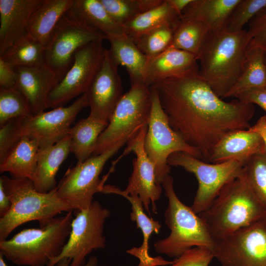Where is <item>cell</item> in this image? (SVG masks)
Segmentation results:
<instances>
[{"mask_svg": "<svg viewBox=\"0 0 266 266\" xmlns=\"http://www.w3.org/2000/svg\"><path fill=\"white\" fill-rule=\"evenodd\" d=\"M152 86L171 128L197 149L205 162L226 134L251 126L254 104L223 100L199 76L168 79Z\"/></svg>", "mask_w": 266, "mask_h": 266, "instance_id": "1", "label": "cell"}, {"mask_svg": "<svg viewBox=\"0 0 266 266\" xmlns=\"http://www.w3.org/2000/svg\"><path fill=\"white\" fill-rule=\"evenodd\" d=\"M250 41L247 30L209 32L197 58L199 76L224 98L243 69Z\"/></svg>", "mask_w": 266, "mask_h": 266, "instance_id": "2", "label": "cell"}, {"mask_svg": "<svg viewBox=\"0 0 266 266\" xmlns=\"http://www.w3.org/2000/svg\"><path fill=\"white\" fill-rule=\"evenodd\" d=\"M199 215L215 241L266 218V208L243 172L228 184L209 207Z\"/></svg>", "mask_w": 266, "mask_h": 266, "instance_id": "3", "label": "cell"}, {"mask_svg": "<svg viewBox=\"0 0 266 266\" xmlns=\"http://www.w3.org/2000/svg\"><path fill=\"white\" fill-rule=\"evenodd\" d=\"M0 181L11 202L8 211L0 218V241L6 240L14 230L25 223L37 221L42 228L62 212L74 210L58 197L56 188L41 193L28 178L2 175Z\"/></svg>", "mask_w": 266, "mask_h": 266, "instance_id": "4", "label": "cell"}, {"mask_svg": "<svg viewBox=\"0 0 266 266\" xmlns=\"http://www.w3.org/2000/svg\"><path fill=\"white\" fill-rule=\"evenodd\" d=\"M73 210L55 217L44 227L24 229L12 238L0 241V252L13 264L46 266L58 256L71 230Z\"/></svg>", "mask_w": 266, "mask_h": 266, "instance_id": "5", "label": "cell"}, {"mask_svg": "<svg viewBox=\"0 0 266 266\" xmlns=\"http://www.w3.org/2000/svg\"><path fill=\"white\" fill-rule=\"evenodd\" d=\"M161 185L168 199L165 211V223L169 235L154 244L156 252L169 257L177 258L195 247L212 249L215 241L203 219L178 198L173 187V179L168 175Z\"/></svg>", "mask_w": 266, "mask_h": 266, "instance_id": "6", "label": "cell"}, {"mask_svg": "<svg viewBox=\"0 0 266 266\" xmlns=\"http://www.w3.org/2000/svg\"><path fill=\"white\" fill-rule=\"evenodd\" d=\"M151 109L149 87L144 84H131L123 94L112 114L108 124L100 135L92 155L100 154L117 143L128 142L147 126Z\"/></svg>", "mask_w": 266, "mask_h": 266, "instance_id": "7", "label": "cell"}, {"mask_svg": "<svg viewBox=\"0 0 266 266\" xmlns=\"http://www.w3.org/2000/svg\"><path fill=\"white\" fill-rule=\"evenodd\" d=\"M151 94V109L144 141V149L155 166L156 183L161 185L169 175V157L176 152H184L201 160L199 151L189 145L170 127L159 101L157 92L149 87Z\"/></svg>", "mask_w": 266, "mask_h": 266, "instance_id": "8", "label": "cell"}, {"mask_svg": "<svg viewBox=\"0 0 266 266\" xmlns=\"http://www.w3.org/2000/svg\"><path fill=\"white\" fill-rule=\"evenodd\" d=\"M167 163L195 176L198 188L191 208L198 214L209 207L228 184L243 174L245 164L237 161L210 163L184 152L172 154Z\"/></svg>", "mask_w": 266, "mask_h": 266, "instance_id": "9", "label": "cell"}, {"mask_svg": "<svg viewBox=\"0 0 266 266\" xmlns=\"http://www.w3.org/2000/svg\"><path fill=\"white\" fill-rule=\"evenodd\" d=\"M75 212L66 243L61 253L46 266H55L64 258L70 261V266H83L86 257L93 250L105 247L103 226L110 216L109 210L94 200L89 208Z\"/></svg>", "mask_w": 266, "mask_h": 266, "instance_id": "10", "label": "cell"}, {"mask_svg": "<svg viewBox=\"0 0 266 266\" xmlns=\"http://www.w3.org/2000/svg\"><path fill=\"white\" fill-rule=\"evenodd\" d=\"M127 143L120 142L102 153L92 155L68 168L56 187L58 197L74 211L89 208L94 201V195L101 193L107 177L102 180L100 179L105 164Z\"/></svg>", "mask_w": 266, "mask_h": 266, "instance_id": "11", "label": "cell"}, {"mask_svg": "<svg viewBox=\"0 0 266 266\" xmlns=\"http://www.w3.org/2000/svg\"><path fill=\"white\" fill-rule=\"evenodd\" d=\"M221 266H266V218L215 241Z\"/></svg>", "mask_w": 266, "mask_h": 266, "instance_id": "12", "label": "cell"}, {"mask_svg": "<svg viewBox=\"0 0 266 266\" xmlns=\"http://www.w3.org/2000/svg\"><path fill=\"white\" fill-rule=\"evenodd\" d=\"M102 41L89 43L75 52L71 66L49 94L48 108L62 106L86 92L105 56Z\"/></svg>", "mask_w": 266, "mask_h": 266, "instance_id": "13", "label": "cell"}, {"mask_svg": "<svg viewBox=\"0 0 266 266\" xmlns=\"http://www.w3.org/2000/svg\"><path fill=\"white\" fill-rule=\"evenodd\" d=\"M104 39L101 35L66 13L45 46L44 64L60 81L71 66L74 54L80 48Z\"/></svg>", "mask_w": 266, "mask_h": 266, "instance_id": "14", "label": "cell"}, {"mask_svg": "<svg viewBox=\"0 0 266 266\" xmlns=\"http://www.w3.org/2000/svg\"><path fill=\"white\" fill-rule=\"evenodd\" d=\"M87 106L85 93L68 106H62L36 115L18 118L19 135L34 139L39 148L54 145L68 135L77 115Z\"/></svg>", "mask_w": 266, "mask_h": 266, "instance_id": "15", "label": "cell"}, {"mask_svg": "<svg viewBox=\"0 0 266 266\" xmlns=\"http://www.w3.org/2000/svg\"><path fill=\"white\" fill-rule=\"evenodd\" d=\"M147 126L143 127L128 141L120 158L131 152L136 157L133 160V171L126 188L123 190L128 195H137L142 201L144 210L150 215L149 205L152 204L154 213H157L155 202L160 198L162 186L156 183L155 166L144 147Z\"/></svg>", "mask_w": 266, "mask_h": 266, "instance_id": "16", "label": "cell"}, {"mask_svg": "<svg viewBox=\"0 0 266 266\" xmlns=\"http://www.w3.org/2000/svg\"><path fill=\"white\" fill-rule=\"evenodd\" d=\"M85 94L90 108L89 115L108 122L123 94L118 66L111 60L108 49L100 70Z\"/></svg>", "mask_w": 266, "mask_h": 266, "instance_id": "17", "label": "cell"}, {"mask_svg": "<svg viewBox=\"0 0 266 266\" xmlns=\"http://www.w3.org/2000/svg\"><path fill=\"white\" fill-rule=\"evenodd\" d=\"M197 57L186 51L169 47L150 59L144 76V84L150 87L168 79L199 76Z\"/></svg>", "mask_w": 266, "mask_h": 266, "instance_id": "18", "label": "cell"}, {"mask_svg": "<svg viewBox=\"0 0 266 266\" xmlns=\"http://www.w3.org/2000/svg\"><path fill=\"white\" fill-rule=\"evenodd\" d=\"M18 73L16 87L27 100L32 115L48 108L50 93L60 82L56 74L45 64L15 68Z\"/></svg>", "mask_w": 266, "mask_h": 266, "instance_id": "19", "label": "cell"}, {"mask_svg": "<svg viewBox=\"0 0 266 266\" xmlns=\"http://www.w3.org/2000/svg\"><path fill=\"white\" fill-rule=\"evenodd\" d=\"M101 193L115 194L127 199L131 204L132 212L131 219L136 223L137 228H139L143 235L142 245L139 247H133L127 251V253L138 259L137 266H163L171 265L173 261L165 260L162 257H151L149 253V240L153 233H158L162 225L158 221L149 217L144 212L143 203L137 195H128L123 190L113 185H104Z\"/></svg>", "mask_w": 266, "mask_h": 266, "instance_id": "20", "label": "cell"}, {"mask_svg": "<svg viewBox=\"0 0 266 266\" xmlns=\"http://www.w3.org/2000/svg\"><path fill=\"white\" fill-rule=\"evenodd\" d=\"M41 0H0V56L28 33L29 20Z\"/></svg>", "mask_w": 266, "mask_h": 266, "instance_id": "21", "label": "cell"}, {"mask_svg": "<svg viewBox=\"0 0 266 266\" xmlns=\"http://www.w3.org/2000/svg\"><path fill=\"white\" fill-rule=\"evenodd\" d=\"M266 153L261 136L248 130L232 131L224 136L214 147L210 163L237 161L246 163L253 156Z\"/></svg>", "mask_w": 266, "mask_h": 266, "instance_id": "22", "label": "cell"}, {"mask_svg": "<svg viewBox=\"0 0 266 266\" xmlns=\"http://www.w3.org/2000/svg\"><path fill=\"white\" fill-rule=\"evenodd\" d=\"M104 39L123 35V27L111 17L100 0H74L66 13Z\"/></svg>", "mask_w": 266, "mask_h": 266, "instance_id": "23", "label": "cell"}, {"mask_svg": "<svg viewBox=\"0 0 266 266\" xmlns=\"http://www.w3.org/2000/svg\"><path fill=\"white\" fill-rule=\"evenodd\" d=\"M70 152L68 135L54 145L39 148L36 167L33 180L38 192L47 193L57 187L56 174Z\"/></svg>", "mask_w": 266, "mask_h": 266, "instance_id": "24", "label": "cell"}, {"mask_svg": "<svg viewBox=\"0 0 266 266\" xmlns=\"http://www.w3.org/2000/svg\"><path fill=\"white\" fill-rule=\"evenodd\" d=\"M108 40L110 43L108 53L112 62L117 66H122L126 68L131 84H144L149 59L125 34Z\"/></svg>", "mask_w": 266, "mask_h": 266, "instance_id": "25", "label": "cell"}, {"mask_svg": "<svg viewBox=\"0 0 266 266\" xmlns=\"http://www.w3.org/2000/svg\"><path fill=\"white\" fill-rule=\"evenodd\" d=\"M74 0H41L29 20L28 34L45 47Z\"/></svg>", "mask_w": 266, "mask_h": 266, "instance_id": "26", "label": "cell"}, {"mask_svg": "<svg viewBox=\"0 0 266 266\" xmlns=\"http://www.w3.org/2000/svg\"><path fill=\"white\" fill-rule=\"evenodd\" d=\"M239 1L193 0L181 16L200 21L209 32L220 31L225 29L231 12Z\"/></svg>", "mask_w": 266, "mask_h": 266, "instance_id": "27", "label": "cell"}, {"mask_svg": "<svg viewBox=\"0 0 266 266\" xmlns=\"http://www.w3.org/2000/svg\"><path fill=\"white\" fill-rule=\"evenodd\" d=\"M39 148L34 139L22 136L7 157L0 162V172H7L13 178H25L33 181Z\"/></svg>", "mask_w": 266, "mask_h": 266, "instance_id": "28", "label": "cell"}, {"mask_svg": "<svg viewBox=\"0 0 266 266\" xmlns=\"http://www.w3.org/2000/svg\"><path fill=\"white\" fill-rule=\"evenodd\" d=\"M108 124V122L89 115L71 128L68 133L70 152L74 154L77 163L92 156L97 140Z\"/></svg>", "mask_w": 266, "mask_h": 266, "instance_id": "29", "label": "cell"}, {"mask_svg": "<svg viewBox=\"0 0 266 266\" xmlns=\"http://www.w3.org/2000/svg\"><path fill=\"white\" fill-rule=\"evenodd\" d=\"M265 54L261 48L248 46L242 73L224 98L235 97L250 89L266 87Z\"/></svg>", "mask_w": 266, "mask_h": 266, "instance_id": "30", "label": "cell"}, {"mask_svg": "<svg viewBox=\"0 0 266 266\" xmlns=\"http://www.w3.org/2000/svg\"><path fill=\"white\" fill-rule=\"evenodd\" d=\"M180 17L164 0L159 6L139 14L122 27L124 34L135 42L141 35L157 27L176 26Z\"/></svg>", "mask_w": 266, "mask_h": 266, "instance_id": "31", "label": "cell"}, {"mask_svg": "<svg viewBox=\"0 0 266 266\" xmlns=\"http://www.w3.org/2000/svg\"><path fill=\"white\" fill-rule=\"evenodd\" d=\"M209 32L200 21L181 16L169 47L186 51L197 58Z\"/></svg>", "mask_w": 266, "mask_h": 266, "instance_id": "32", "label": "cell"}, {"mask_svg": "<svg viewBox=\"0 0 266 266\" xmlns=\"http://www.w3.org/2000/svg\"><path fill=\"white\" fill-rule=\"evenodd\" d=\"M45 46L28 33L18 40L0 58L14 68L44 64Z\"/></svg>", "mask_w": 266, "mask_h": 266, "instance_id": "33", "label": "cell"}, {"mask_svg": "<svg viewBox=\"0 0 266 266\" xmlns=\"http://www.w3.org/2000/svg\"><path fill=\"white\" fill-rule=\"evenodd\" d=\"M112 19L120 26L139 14L151 10L164 0H100Z\"/></svg>", "mask_w": 266, "mask_h": 266, "instance_id": "34", "label": "cell"}, {"mask_svg": "<svg viewBox=\"0 0 266 266\" xmlns=\"http://www.w3.org/2000/svg\"><path fill=\"white\" fill-rule=\"evenodd\" d=\"M32 115L28 102L16 87L0 88V125L10 120Z\"/></svg>", "mask_w": 266, "mask_h": 266, "instance_id": "35", "label": "cell"}, {"mask_svg": "<svg viewBox=\"0 0 266 266\" xmlns=\"http://www.w3.org/2000/svg\"><path fill=\"white\" fill-rule=\"evenodd\" d=\"M176 26L166 25L157 27L141 35L134 42L151 59L170 47Z\"/></svg>", "mask_w": 266, "mask_h": 266, "instance_id": "36", "label": "cell"}, {"mask_svg": "<svg viewBox=\"0 0 266 266\" xmlns=\"http://www.w3.org/2000/svg\"><path fill=\"white\" fill-rule=\"evenodd\" d=\"M244 173L254 193L266 208V153L256 155L246 162Z\"/></svg>", "mask_w": 266, "mask_h": 266, "instance_id": "37", "label": "cell"}, {"mask_svg": "<svg viewBox=\"0 0 266 266\" xmlns=\"http://www.w3.org/2000/svg\"><path fill=\"white\" fill-rule=\"evenodd\" d=\"M266 7V0H240L233 9L225 29L230 32L244 30V26Z\"/></svg>", "mask_w": 266, "mask_h": 266, "instance_id": "38", "label": "cell"}, {"mask_svg": "<svg viewBox=\"0 0 266 266\" xmlns=\"http://www.w3.org/2000/svg\"><path fill=\"white\" fill-rule=\"evenodd\" d=\"M214 258L211 249L195 247L176 258L170 266H208Z\"/></svg>", "mask_w": 266, "mask_h": 266, "instance_id": "39", "label": "cell"}, {"mask_svg": "<svg viewBox=\"0 0 266 266\" xmlns=\"http://www.w3.org/2000/svg\"><path fill=\"white\" fill-rule=\"evenodd\" d=\"M19 134L17 118L10 120L0 129V162H2L21 139Z\"/></svg>", "mask_w": 266, "mask_h": 266, "instance_id": "40", "label": "cell"}, {"mask_svg": "<svg viewBox=\"0 0 266 266\" xmlns=\"http://www.w3.org/2000/svg\"><path fill=\"white\" fill-rule=\"evenodd\" d=\"M248 24L247 32L250 38L248 46L261 48L266 52V7Z\"/></svg>", "mask_w": 266, "mask_h": 266, "instance_id": "41", "label": "cell"}, {"mask_svg": "<svg viewBox=\"0 0 266 266\" xmlns=\"http://www.w3.org/2000/svg\"><path fill=\"white\" fill-rule=\"evenodd\" d=\"M235 98L242 102L256 104L266 113V87L250 89L237 94Z\"/></svg>", "mask_w": 266, "mask_h": 266, "instance_id": "42", "label": "cell"}, {"mask_svg": "<svg viewBox=\"0 0 266 266\" xmlns=\"http://www.w3.org/2000/svg\"><path fill=\"white\" fill-rule=\"evenodd\" d=\"M17 79L16 69L0 58V88L15 87Z\"/></svg>", "mask_w": 266, "mask_h": 266, "instance_id": "43", "label": "cell"}, {"mask_svg": "<svg viewBox=\"0 0 266 266\" xmlns=\"http://www.w3.org/2000/svg\"><path fill=\"white\" fill-rule=\"evenodd\" d=\"M249 130L258 133L261 136L266 148V115L261 117Z\"/></svg>", "mask_w": 266, "mask_h": 266, "instance_id": "44", "label": "cell"}, {"mask_svg": "<svg viewBox=\"0 0 266 266\" xmlns=\"http://www.w3.org/2000/svg\"><path fill=\"white\" fill-rule=\"evenodd\" d=\"M11 202L2 183L0 181V216H3L9 209Z\"/></svg>", "mask_w": 266, "mask_h": 266, "instance_id": "45", "label": "cell"}, {"mask_svg": "<svg viewBox=\"0 0 266 266\" xmlns=\"http://www.w3.org/2000/svg\"><path fill=\"white\" fill-rule=\"evenodd\" d=\"M170 7L180 17L193 0H166Z\"/></svg>", "mask_w": 266, "mask_h": 266, "instance_id": "46", "label": "cell"}, {"mask_svg": "<svg viewBox=\"0 0 266 266\" xmlns=\"http://www.w3.org/2000/svg\"><path fill=\"white\" fill-rule=\"evenodd\" d=\"M98 259L95 256H91L83 266H97ZM70 261L66 258H64L57 262L55 266H70Z\"/></svg>", "mask_w": 266, "mask_h": 266, "instance_id": "47", "label": "cell"}, {"mask_svg": "<svg viewBox=\"0 0 266 266\" xmlns=\"http://www.w3.org/2000/svg\"><path fill=\"white\" fill-rule=\"evenodd\" d=\"M3 255L0 252V266H8L3 259Z\"/></svg>", "mask_w": 266, "mask_h": 266, "instance_id": "48", "label": "cell"}, {"mask_svg": "<svg viewBox=\"0 0 266 266\" xmlns=\"http://www.w3.org/2000/svg\"><path fill=\"white\" fill-rule=\"evenodd\" d=\"M265 62L266 66V52H265Z\"/></svg>", "mask_w": 266, "mask_h": 266, "instance_id": "49", "label": "cell"}]
</instances>
